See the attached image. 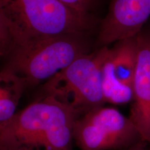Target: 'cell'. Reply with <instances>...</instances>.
Segmentation results:
<instances>
[{
  "instance_id": "1",
  "label": "cell",
  "mask_w": 150,
  "mask_h": 150,
  "mask_svg": "<svg viewBox=\"0 0 150 150\" xmlns=\"http://www.w3.org/2000/svg\"><path fill=\"white\" fill-rule=\"evenodd\" d=\"M93 20L61 0H0V52L13 50L64 34H83Z\"/></svg>"
},
{
  "instance_id": "2",
  "label": "cell",
  "mask_w": 150,
  "mask_h": 150,
  "mask_svg": "<svg viewBox=\"0 0 150 150\" xmlns=\"http://www.w3.org/2000/svg\"><path fill=\"white\" fill-rule=\"evenodd\" d=\"M79 117L54 97L38 98L0 126V145L12 150H73Z\"/></svg>"
},
{
  "instance_id": "3",
  "label": "cell",
  "mask_w": 150,
  "mask_h": 150,
  "mask_svg": "<svg viewBox=\"0 0 150 150\" xmlns=\"http://www.w3.org/2000/svg\"><path fill=\"white\" fill-rule=\"evenodd\" d=\"M108 50L104 46L79 57L47 81L36 99L54 97L72 108L79 117L104 106L102 67Z\"/></svg>"
},
{
  "instance_id": "4",
  "label": "cell",
  "mask_w": 150,
  "mask_h": 150,
  "mask_svg": "<svg viewBox=\"0 0 150 150\" xmlns=\"http://www.w3.org/2000/svg\"><path fill=\"white\" fill-rule=\"evenodd\" d=\"M82 35H57L15 50L5 57L6 62L3 69L23 78L27 87L36 86L88 53V45Z\"/></svg>"
},
{
  "instance_id": "5",
  "label": "cell",
  "mask_w": 150,
  "mask_h": 150,
  "mask_svg": "<svg viewBox=\"0 0 150 150\" xmlns=\"http://www.w3.org/2000/svg\"><path fill=\"white\" fill-rule=\"evenodd\" d=\"M141 140L129 117L113 107L90 110L74 127V142L81 150H128Z\"/></svg>"
},
{
  "instance_id": "6",
  "label": "cell",
  "mask_w": 150,
  "mask_h": 150,
  "mask_svg": "<svg viewBox=\"0 0 150 150\" xmlns=\"http://www.w3.org/2000/svg\"><path fill=\"white\" fill-rule=\"evenodd\" d=\"M137 35L122 39L108 50L102 67L104 101L112 104L131 102L137 63Z\"/></svg>"
},
{
  "instance_id": "7",
  "label": "cell",
  "mask_w": 150,
  "mask_h": 150,
  "mask_svg": "<svg viewBox=\"0 0 150 150\" xmlns=\"http://www.w3.org/2000/svg\"><path fill=\"white\" fill-rule=\"evenodd\" d=\"M150 17V0H112L101 25L99 41L103 47L134 36Z\"/></svg>"
},
{
  "instance_id": "8",
  "label": "cell",
  "mask_w": 150,
  "mask_h": 150,
  "mask_svg": "<svg viewBox=\"0 0 150 150\" xmlns=\"http://www.w3.org/2000/svg\"><path fill=\"white\" fill-rule=\"evenodd\" d=\"M137 63L129 118L142 141L150 143V29L137 34Z\"/></svg>"
},
{
  "instance_id": "9",
  "label": "cell",
  "mask_w": 150,
  "mask_h": 150,
  "mask_svg": "<svg viewBox=\"0 0 150 150\" xmlns=\"http://www.w3.org/2000/svg\"><path fill=\"white\" fill-rule=\"evenodd\" d=\"M27 87L25 80L5 69L0 73V126L15 115L20 99Z\"/></svg>"
},
{
  "instance_id": "10",
  "label": "cell",
  "mask_w": 150,
  "mask_h": 150,
  "mask_svg": "<svg viewBox=\"0 0 150 150\" xmlns=\"http://www.w3.org/2000/svg\"><path fill=\"white\" fill-rule=\"evenodd\" d=\"M67 6L71 8L82 13L88 14V11L91 7L95 0H61Z\"/></svg>"
},
{
  "instance_id": "11",
  "label": "cell",
  "mask_w": 150,
  "mask_h": 150,
  "mask_svg": "<svg viewBox=\"0 0 150 150\" xmlns=\"http://www.w3.org/2000/svg\"><path fill=\"white\" fill-rule=\"evenodd\" d=\"M128 150H150V143L141 140Z\"/></svg>"
},
{
  "instance_id": "12",
  "label": "cell",
  "mask_w": 150,
  "mask_h": 150,
  "mask_svg": "<svg viewBox=\"0 0 150 150\" xmlns=\"http://www.w3.org/2000/svg\"><path fill=\"white\" fill-rule=\"evenodd\" d=\"M0 150H12V149H9V148H7L6 147H4V146L0 145Z\"/></svg>"
}]
</instances>
